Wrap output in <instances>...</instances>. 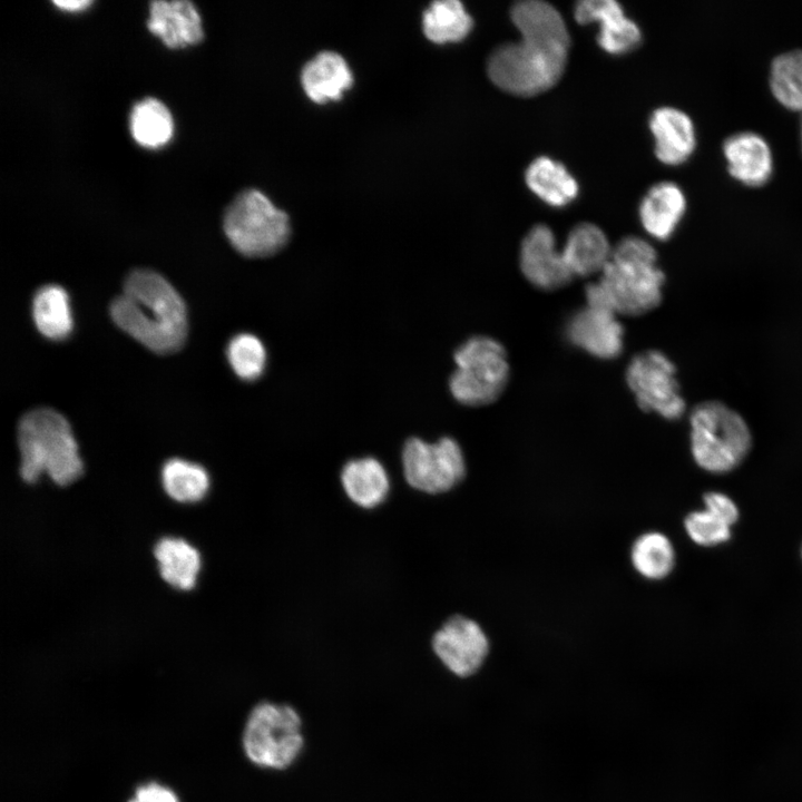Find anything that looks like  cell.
<instances>
[{
  "label": "cell",
  "mask_w": 802,
  "mask_h": 802,
  "mask_svg": "<svg viewBox=\"0 0 802 802\" xmlns=\"http://www.w3.org/2000/svg\"><path fill=\"white\" fill-rule=\"evenodd\" d=\"M510 17L521 39L492 51L487 65L489 78L517 96L540 94L564 72L569 49L566 23L556 8L539 0L516 3Z\"/></svg>",
  "instance_id": "cell-1"
},
{
  "label": "cell",
  "mask_w": 802,
  "mask_h": 802,
  "mask_svg": "<svg viewBox=\"0 0 802 802\" xmlns=\"http://www.w3.org/2000/svg\"><path fill=\"white\" fill-rule=\"evenodd\" d=\"M110 315L123 331L158 354L178 351L186 340L184 301L165 277L150 270L128 275Z\"/></svg>",
  "instance_id": "cell-2"
},
{
  "label": "cell",
  "mask_w": 802,
  "mask_h": 802,
  "mask_svg": "<svg viewBox=\"0 0 802 802\" xmlns=\"http://www.w3.org/2000/svg\"><path fill=\"white\" fill-rule=\"evenodd\" d=\"M664 284L655 248L640 237L627 236L613 248L598 280L587 284L586 304L617 315H642L661 304Z\"/></svg>",
  "instance_id": "cell-3"
},
{
  "label": "cell",
  "mask_w": 802,
  "mask_h": 802,
  "mask_svg": "<svg viewBox=\"0 0 802 802\" xmlns=\"http://www.w3.org/2000/svg\"><path fill=\"white\" fill-rule=\"evenodd\" d=\"M18 443L20 476L27 482H35L47 473L58 486H67L84 471L71 428L66 418L52 409L26 413L19 422Z\"/></svg>",
  "instance_id": "cell-4"
},
{
  "label": "cell",
  "mask_w": 802,
  "mask_h": 802,
  "mask_svg": "<svg viewBox=\"0 0 802 802\" xmlns=\"http://www.w3.org/2000/svg\"><path fill=\"white\" fill-rule=\"evenodd\" d=\"M689 444L695 463L712 473L735 469L747 456L752 434L744 418L721 401H704L689 413Z\"/></svg>",
  "instance_id": "cell-5"
},
{
  "label": "cell",
  "mask_w": 802,
  "mask_h": 802,
  "mask_svg": "<svg viewBox=\"0 0 802 802\" xmlns=\"http://www.w3.org/2000/svg\"><path fill=\"white\" fill-rule=\"evenodd\" d=\"M242 744L247 759L255 765L284 770L303 750L302 718L288 704L261 702L248 714Z\"/></svg>",
  "instance_id": "cell-6"
},
{
  "label": "cell",
  "mask_w": 802,
  "mask_h": 802,
  "mask_svg": "<svg viewBox=\"0 0 802 802\" xmlns=\"http://www.w3.org/2000/svg\"><path fill=\"white\" fill-rule=\"evenodd\" d=\"M224 232L233 247L247 257H266L278 252L290 237V219L260 190L247 189L228 205Z\"/></svg>",
  "instance_id": "cell-7"
},
{
  "label": "cell",
  "mask_w": 802,
  "mask_h": 802,
  "mask_svg": "<svg viewBox=\"0 0 802 802\" xmlns=\"http://www.w3.org/2000/svg\"><path fill=\"white\" fill-rule=\"evenodd\" d=\"M457 368L449 380L453 398L468 407L496 401L506 389L510 366L505 348L495 339L477 335L454 352Z\"/></svg>",
  "instance_id": "cell-8"
},
{
  "label": "cell",
  "mask_w": 802,
  "mask_h": 802,
  "mask_svg": "<svg viewBox=\"0 0 802 802\" xmlns=\"http://www.w3.org/2000/svg\"><path fill=\"white\" fill-rule=\"evenodd\" d=\"M628 388L638 407L666 420L681 419L686 410L676 376V366L658 350H647L632 358L625 372Z\"/></svg>",
  "instance_id": "cell-9"
},
{
  "label": "cell",
  "mask_w": 802,
  "mask_h": 802,
  "mask_svg": "<svg viewBox=\"0 0 802 802\" xmlns=\"http://www.w3.org/2000/svg\"><path fill=\"white\" fill-rule=\"evenodd\" d=\"M402 469L413 489L439 495L457 486L466 475V461L459 443L449 437L429 443L410 438L402 450Z\"/></svg>",
  "instance_id": "cell-10"
},
{
  "label": "cell",
  "mask_w": 802,
  "mask_h": 802,
  "mask_svg": "<svg viewBox=\"0 0 802 802\" xmlns=\"http://www.w3.org/2000/svg\"><path fill=\"white\" fill-rule=\"evenodd\" d=\"M431 647L449 672L458 677H469L485 663L489 639L477 622L456 615L433 634Z\"/></svg>",
  "instance_id": "cell-11"
},
{
  "label": "cell",
  "mask_w": 802,
  "mask_h": 802,
  "mask_svg": "<svg viewBox=\"0 0 802 802\" xmlns=\"http://www.w3.org/2000/svg\"><path fill=\"white\" fill-rule=\"evenodd\" d=\"M519 266L525 278L544 291L558 290L574 278L552 231L544 224L534 226L524 237Z\"/></svg>",
  "instance_id": "cell-12"
},
{
  "label": "cell",
  "mask_w": 802,
  "mask_h": 802,
  "mask_svg": "<svg viewBox=\"0 0 802 802\" xmlns=\"http://www.w3.org/2000/svg\"><path fill=\"white\" fill-rule=\"evenodd\" d=\"M617 316L608 309L586 304L567 321L566 338L591 356L615 359L624 348V327Z\"/></svg>",
  "instance_id": "cell-13"
},
{
  "label": "cell",
  "mask_w": 802,
  "mask_h": 802,
  "mask_svg": "<svg viewBox=\"0 0 802 802\" xmlns=\"http://www.w3.org/2000/svg\"><path fill=\"white\" fill-rule=\"evenodd\" d=\"M575 19L580 25L599 22L598 45L608 53L620 55L639 45L638 26L628 19L614 0H583L576 4Z\"/></svg>",
  "instance_id": "cell-14"
},
{
  "label": "cell",
  "mask_w": 802,
  "mask_h": 802,
  "mask_svg": "<svg viewBox=\"0 0 802 802\" xmlns=\"http://www.w3.org/2000/svg\"><path fill=\"white\" fill-rule=\"evenodd\" d=\"M147 28L172 49L196 45L204 38L200 16L186 0L150 2Z\"/></svg>",
  "instance_id": "cell-15"
},
{
  "label": "cell",
  "mask_w": 802,
  "mask_h": 802,
  "mask_svg": "<svg viewBox=\"0 0 802 802\" xmlns=\"http://www.w3.org/2000/svg\"><path fill=\"white\" fill-rule=\"evenodd\" d=\"M723 153L733 177L751 186L764 184L773 172V156L767 141L760 134L745 130L730 135Z\"/></svg>",
  "instance_id": "cell-16"
},
{
  "label": "cell",
  "mask_w": 802,
  "mask_h": 802,
  "mask_svg": "<svg viewBox=\"0 0 802 802\" xmlns=\"http://www.w3.org/2000/svg\"><path fill=\"white\" fill-rule=\"evenodd\" d=\"M655 139V154L667 165L685 162L696 145L693 120L683 110L664 106L655 109L649 119Z\"/></svg>",
  "instance_id": "cell-17"
},
{
  "label": "cell",
  "mask_w": 802,
  "mask_h": 802,
  "mask_svg": "<svg viewBox=\"0 0 802 802\" xmlns=\"http://www.w3.org/2000/svg\"><path fill=\"white\" fill-rule=\"evenodd\" d=\"M686 209L681 187L672 182L653 185L639 206V218L645 231L657 239H667L675 232Z\"/></svg>",
  "instance_id": "cell-18"
},
{
  "label": "cell",
  "mask_w": 802,
  "mask_h": 802,
  "mask_svg": "<svg viewBox=\"0 0 802 802\" xmlns=\"http://www.w3.org/2000/svg\"><path fill=\"white\" fill-rule=\"evenodd\" d=\"M301 82L312 101L324 104L341 99L343 92L351 88L353 76L341 55L322 51L304 65Z\"/></svg>",
  "instance_id": "cell-19"
},
{
  "label": "cell",
  "mask_w": 802,
  "mask_h": 802,
  "mask_svg": "<svg viewBox=\"0 0 802 802\" xmlns=\"http://www.w3.org/2000/svg\"><path fill=\"white\" fill-rule=\"evenodd\" d=\"M613 248L605 233L595 224L580 223L571 228L563 254L574 277L600 274L610 260Z\"/></svg>",
  "instance_id": "cell-20"
},
{
  "label": "cell",
  "mask_w": 802,
  "mask_h": 802,
  "mask_svg": "<svg viewBox=\"0 0 802 802\" xmlns=\"http://www.w3.org/2000/svg\"><path fill=\"white\" fill-rule=\"evenodd\" d=\"M346 497L358 507L373 509L389 495L390 478L383 464L373 457L348 461L340 473Z\"/></svg>",
  "instance_id": "cell-21"
},
{
  "label": "cell",
  "mask_w": 802,
  "mask_h": 802,
  "mask_svg": "<svg viewBox=\"0 0 802 802\" xmlns=\"http://www.w3.org/2000/svg\"><path fill=\"white\" fill-rule=\"evenodd\" d=\"M154 555L166 583L182 590L195 586L200 556L190 544L180 538L165 537L156 544Z\"/></svg>",
  "instance_id": "cell-22"
},
{
  "label": "cell",
  "mask_w": 802,
  "mask_h": 802,
  "mask_svg": "<svg viewBox=\"0 0 802 802\" xmlns=\"http://www.w3.org/2000/svg\"><path fill=\"white\" fill-rule=\"evenodd\" d=\"M526 184L540 199L561 207L578 194V184L564 165L548 158H536L526 170Z\"/></svg>",
  "instance_id": "cell-23"
},
{
  "label": "cell",
  "mask_w": 802,
  "mask_h": 802,
  "mask_svg": "<svg viewBox=\"0 0 802 802\" xmlns=\"http://www.w3.org/2000/svg\"><path fill=\"white\" fill-rule=\"evenodd\" d=\"M33 321L39 332L51 340H63L72 330V316L67 292L49 284L38 290L32 302Z\"/></svg>",
  "instance_id": "cell-24"
},
{
  "label": "cell",
  "mask_w": 802,
  "mask_h": 802,
  "mask_svg": "<svg viewBox=\"0 0 802 802\" xmlns=\"http://www.w3.org/2000/svg\"><path fill=\"white\" fill-rule=\"evenodd\" d=\"M472 18L458 0L433 1L423 12L422 29L432 42H457L472 29Z\"/></svg>",
  "instance_id": "cell-25"
},
{
  "label": "cell",
  "mask_w": 802,
  "mask_h": 802,
  "mask_svg": "<svg viewBox=\"0 0 802 802\" xmlns=\"http://www.w3.org/2000/svg\"><path fill=\"white\" fill-rule=\"evenodd\" d=\"M130 134L145 148L166 145L174 130L168 108L155 98H146L134 105L129 117Z\"/></svg>",
  "instance_id": "cell-26"
},
{
  "label": "cell",
  "mask_w": 802,
  "mask_h": 802,
  "mask_svg": "<svg viewBox=\"0 0 802 802\" xmlns=\"http://www.w3.org/2000/svg\"><path fill=\"white\" fill-rule=\"evenodd\" d=\"M162 483L172 499L182 503H193L206 496L209 477L202 466L175 458L163 466Z\"/></svg>",
  "instance_id": "cell-27"
},
{
  "label": "cell",
  "mask_w": 802,
  "mask_h": 802,
  "mask_svg": "<svg viewBox=\"0 0 802 802\" xmlns=\"http://www.w3.org/2000/svg\"><path fill=\"white\" fill-rule=\"evenodd\" d=\"M630 559L634 568L647 579L668 576L675 565V550L671 540L662 532L649 531L640 535L633 544Z\"/></svg>",
  "instance_id": "cell-28"
},
{
  "label": "cell",
  "mask_w": 802,
  "mask_h": 802,
  "mask_svg": "<svg viewBox=\"0 0 802 802\" xmlns=\"http://www.w3.org/2000/svg\"><path fill=\"white\" fill-rule=\"evenodd\" d=\"M770 87L782 105L802 111V49L782 52L773 59Z\"/></svg>",
  "instance_id": "cell-29"
},
{
  "label": "cell",
  "mask_w": 802,
  "mask_h": 802,
  "mask_svg": "<svg viewBox=\"0 0 802 802\" xmlns=\"http://www.w3.org/2000/svg\"><path fill=\"white\" fill-rule=\"evenodd\" d=\"M227 359L235 374L245 381L256 380L264 371L266 351L262 341L250 333H239L227 345Z\"/></svg>",
  "instance_id": "cell-30"
},
{
  "label": "cell",
  "mask_w": 802,
  "mask_h": 802,
  "mask_svg": "<svg viewBox=\"0 0 802 802\" xmlns=\"http://www.w3.org/2000/svg\"><path fill=\"white\" fill-rule=\"evenodd\" d=\"M684 527L688 537L704 547L720 545L731 538V526L706 509L688 514Z\"/></svg>",
  "instance_id": "cell-31"
},
{
  "label": "cell",
  "mask_w": 802,
  "mask_h": 802,
  "mask_svg": "<svg viewBox=\"0 0 802 802\" xmlns=\"http://www.w3.org/2000/svg\"><path fill=\"white\" fill-rule=\"evenodd\" d=\"M705 509L712 515L732 526L739 519L740 512L735 502L726 495L710 491L704 495Z\"/></svg>",
  "instance_id": "cell-32"
},
{
  "label": "cell",
  "mask_w": 802,
  "mask_h": 802,
  "mask_svg": "<svg viewBox=\"0 0 802 802\" xmlns=\"http://www.w3.org/2000/svg\"><path fill=\"white\" fill-rule=\"evenodd\" d=\"M129 802H179L176 794L158 783L144 784L135 791Z\"/></svg>",
  "instance_id": "cell-33"
},
{
  "label": "cell",
  "mask_w": 802,
  "mask_h": 802,
  "mask_svg": "<svg viewBox=\"0 0 802 802\" xmlns=\"http://www.w3.org/2000/svg\"><path fill=\"white\" fill-rule=\"evenodd\" d=\"M53 3L61 10L65 11H80L89 7L92 1L88 0H60V1H53Z\"/></svg>",
  "instance_id": "cell-34"
},
{
  "label": "cell",
  "mask_w": 802,
  "mask_h": 802,
  "mask_svg": "<svg viewBox=\"0 0 802 802\" xmlns=\"http://www.w3.org/2000/svg\"><path fill=\"white\" fill-rule=\"evenodd\" d=\"M800 136H801V144H802V118H801V124H800Z\"/></svg>",
  "instance_id": "cell-35"
}]
</instances>
